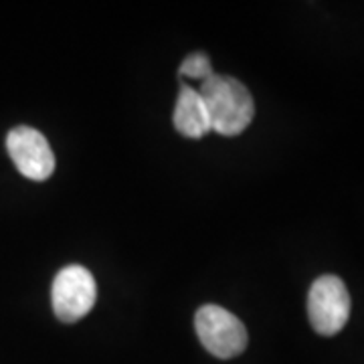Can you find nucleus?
Masks as SVG:
<instances>
[{
  "mask_svg": "<svg viewBox=\"0 0 364 364\" xmlns=\"http://www.w3.org/2000/svg\"><path fill=\"white\" fill-rule=\"evenodd\" d=\"M198 95L207 107L210 130L223 136H239L255 116L253 97L239 79L213 73L200 83Z\"/></svg>",
  "mask_w": 364,
  "mask_h": 364,
  "instance_id": "nucleus-1",
  "label": "nucleus"
},
{
  "mask_svg": "<svg viewBox=\"0 0 364 364\" xmlns=\"http://www.w3.org/2000/svg\"><path fill=\"white\" fill-rule=\"evenodd\" d=\"M195 328L203 346L217 358H235L247 348V328L221 306H203L195 316Z\"/></svg>",
  "mask_w": 364,
  "mask_h": 364,
  "instance_id": "nucleus-2",
  "label": "nucleus"
},
{
  "mask_svg": "<svg viewBox=\"0 0 364 364\" xmlns=\"http://www.w3.org/2000/svg\"><path fill=\"white\" fill-rule=\"evenodd\" d=\"M308 318L322 336H334L350 318V294L336 275H322L308 294Z\"/></svg>",
  "mask_w": 364,
  "mask_h": 364,
  "instance_id": "nucleus-3",
  "label": "nucleus"
},
{
  "mask_svg": "<svg viewBox=\"0 0 364 364\" xmlns=\"http://www.w3.org/2000/svg\"><path fill=\"white\" fill-rule=\"evenodd\" d=\"M97 298L95 279L81 265H67L55 275L51 287V304L61 322H77L87 316Z\"/></svg>",
  "mask_w": 364,
  "mask_h": 364,
  "instance_id": "nucleus-4",
  "label": "nucleus"
},
{
  "mask_svg": "<svg viewBox=\"0 0 364 364\" xmlns=\"http://www.w3.org/2000/svg\"><path fill=\"white\" fill-rule=\"evenodd\" d=\"M6 150L16 170L31 181H47L55 170V154L47 138L31 126H16L9 132Z\"/></svg>",
  "mask_w": 364,
  "mask_h": 364,
  "instance_id": "nucleus-5",
  "label": "nucleus"
},
{
  "mask_svg": "<svg viewBox=\"0 0 364 364\" xmlns=\"http://www.w3.org/2000/svg\"><path fill=\"white\" fill-rule=\"evenodd\" d=\"M174 128L184 138H193V140H198L210 132L207 107L203 104L198 91L188 85H182V90L178 91L176 107H174Z\"/></svg>",
  "mask_w": 364,
  "mask_h": 364,
  "instance_id": "nucleus-6",
  "label": "nucleus"
},
{
  "mask_svg": "<svg viewBox=\"0 0 364 364\" xmlns=\"http://www.w3.org/2000/svg\"><path fill=\"white\" fill-rule=\"evenodd\" d=\"M181 75L191 79H200V81L210 77L213 75V67H210V61H208L207 55L196 53V55H191L188 59H184V63L181 65Z\"/></svg>",
  "mask_w": 364,
  "mask_h": 364,
  "instance_id": "nucleus-7",
  "label": "nucleus"
}]
</instances>
